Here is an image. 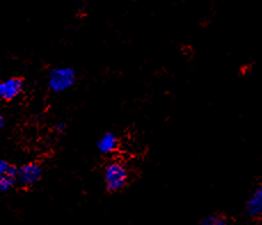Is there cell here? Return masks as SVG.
I'll use <instances>...</instances> for the list:
<instances>
[{
	"label": "cell",
	"mask_w": 262,
	"mask_h": 225,
	"mask_svg": "<svg viewBox=\"0 0 262 225\" xmlns=\"http://www.w3.org/2000/svg\"><path fill=\"white\" fill-rule=\"evenodd\" d=\"M245 210L250 217H259L262 215V184L251 194L246 201Z\"/></svg>",
	"instance_id": "6"
},
{
	"label": "cell",
	"mask_w": 262,
	"mask_h": 225,
	"mask_svg": "<svg viewBox=\"0 0 262 225\" xmlns=\"http://www.w3.org/2000/svg\"><path fill=\"white\" fill-rule=\"evenodd\" d=\"M67 129H68V125L66 121H60L55 125V130L57 131V133H61V134L66 133Z\"/></svg>",
	"instance_id": "9"
},
{
	"label": "cell",
	"mask_w": 262,
	"mask_h": 225,
	"mask_svg": "<svg viewBox=\"0 0 262 225\" xmlns=\"http://www.w3.org/2000/svg\"><path fill=\"white\" fill-rule=\"evenodd\" d=\"M24 91V80L18 77H11L0 81V100L12 102Z\"/></svg>",
	"instance_id": "4"
},
{
	"label": "cell",
	"mask_w": 262,
	"mask_h": 225,
	"mask_svg": "<svg viewBox=\"0 0 262 225\" xmlns=\"http://www.w3.org/2000/svg\"><path fill=\"white\" fill-rule=\"evenodd\" d=\"M5 125H6V121H5V118L3 116H0V131L4 129Z\"/></svg>",
	"instance_id": "10"
},
{
	"label": "cell",
	"mask_w": 262,
	"mask_h": 225,
	"mask_svg": "<svg viewBox=\"0 0 262 225\" xmlns=\"http://www.w3.org/2000/svg\"><path fill=\"white\" fill-rule=\"evenodd\" d=\"M77 73L71 66H57L48 72L47 87L53 93H64L75 86Z\"/></svg>",
	"instance_id": "1"
},
{
	"label": "cell",
	"mask_w": 262,
	"mask_h": 225,
	"mask_svg": "<svg viewBox=\"0 0 262 225\" xmlns=\"http://www.w3.org/2000/svg\"><path fill=\"white\" fill-rule=\"evenodd\" d=\"M128 182V172L120 161H111L104 168V184L109 192H117Z\"/></svg>",
	"instance_id": "2"
},
{
	"label": "cell",
	"mask_w": 262,
	"mask_h": 225,
	"mask_svg": "<svg viewBox=\"0 0 262 225\" xmlns=\"http://www.w3.org/2000/svg\"><path fill=\"white\" fill-rule=\"evenodd\" d=\"M96 146H98V150L100 151V153L102 154H110L116 151V149L118 148V139L114 133H104L101 138L98 140V143H96Z\"/></svg>",
	"instance_id": "7"
},
{
	"label": "cell",
	"mask_w": 262,
	"mask_h": 225,
	"mask_svg": "<svg viewBox=\"0 0 262 225\" xmlns=\"http://www.w3.org/2000/svg\"><path fill=\"white\" fill-rule=\"evenodd\" d=\"M17 183V167L9 161L0 160V192H8Z\"/></svg>",
	"instance_id": "5"
},
{
	"label": "cell",
	"mask_w": 262,
	"mask_h": 225,
	"mask_svg": "<svg viewBox=\"0 0 262 225\" xmlns=\"http://www.w3.org/2000/svg\"><path fill=\"white\" fill-rule=\"evenodd\" d=\"M202 224L205 225H223L227 224V219L221 215H210L202 221Z\"/></svg>",
	"instance_id": "8"
},
{
	"label": "cell",
	"mask_w": 262,
	"mask_h": 225,
	"mask_svg": "<svg viewBox=\"0 0 262 225\" xmlns=\"http://www.w3.org/2000/svg\"><path fill=\"white\" fill-rule=\"evenodd\" d=\"M42 174V167L39 164L35 161L27 163L17 167V183H20V185L24 188L33 187L38 182H40Z\"/></svg>",
	"instance_id": "3"
}]
</instances>
